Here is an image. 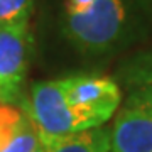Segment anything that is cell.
I'll use <instances>...</instances> for the list:
<instances>
[{
    "instance_id": "3957f363",
    "label": "cell",
    "mask_w": 152,
    "mask_h": 152,
    "mask_svg": "<svg viewBox=\"0 0 152 152\" xmlns=\"http://www.w3.org/2000/svg\"><path fill=\"white\" fill-rule=\"evenodd\" d=\"M31 48L29 24L0 27V103L12 105L20 100Z\"/></svg>"
},
{
    "instance_id": "5b68a950",
    "label": "cell",
    "mask_w": 152,
    "mask_h": 152,
    "mask_svg": "<svg viewBox=\"0 0 152 152\" xmlns=\"http://www.w3.org/2000/svg\"><path fill=\"white\" fill-rule=\"evenodd\" d=\"M110 152H152V112L125 105L110 132Z\"/></svg>"
},
{
    "instance_id": "6da1fadb",
    "label": "cell",
    "mask_w": 152,
    "mask_h": 152,
    "mask_svg": "<svg viewBox=\"0 0 152 152\" xmlns=\"http://www.w3.org/2000/svg\"><path fill=\"white\" fill-rule=\"evenodd\" d=\"M140 14V0H61V32L76 51L105 56L135 36Z\"/></svg>"
},
{
    "instance_id": "8992f818",
    "label": "cell",
    "mask_w": 152,
    "mask_h": 152,
    "mask_svg": "<svg viewBox=\"0 0 152 152\" xmlns=\"http://www.w3.org/2000/svg\"><path fill=\"white\" fill-rule=\"evenodd\" d=\"M39 145V134L27 112L0 103V152H34Z\"/></svg>"
},
{
    "instance_id": "9c48e42d",
    "label": "cell",
    "mask_w": 152,
    "mask_h": 152,
    "mask_svg": "<svg viewBox=\"0 0 152 152\" xmlns=\"http://www.w3.org/2000/svg\"><path fill=\"white\" fill-rule=\"evenodd\" d=\"M36 0H0V27L27 24Z\"/></svg>"
},
{
    "instance_id": "7a4b0ae2",
    "label": "cell",
    "mask_w": 152,
    "mask_h": 152,
    "mask_svg": "<svg viewBox=\"0 0 152 152\" xmlns=\"http://www.w3.org/2000/svg\"><path fill=\"white\" fill-rule=\"evenodd\" d=\"M24 110L36 125L41 144L46 147L71 134L100 127L93 117L68 103L63 80L34 83Z\"/></svg>"
},
{
    "instance_id": "52a82bcc",
    "label": "cell",
    "mask_w": 152,
    "mask_h": 152,
    "mask_svg": "<svg viewBox=\"0 0 152 152\" xmlns=\"http://www.w3.org/2000/svg\"><path fill=\"white\" fill-rule=\"evenodd\" d=\"M127 103L152 112V48L132 56L118 71Z\"/></svg>"
},
{
    "instance_id": "277c9868",
    "label": "cell",
    "mask_w": 152,
    "mask_h": 152,
    "mask_svg": "<svg viewBox=\"0 0 152 152\" xmlns=\"http://www.w3.org/2000/svg\"><path fill=\"white\" fill-rule=\"evenodd\" d=\"M63 88L68 103L103 125L115 113L122 100L120 85L110 78L100 76H69L63 78Z\"/></svg>"
},
{
    "instance_id": "ba28073f",
    "label": "cell",
    "mask_w": 152,
    "mask_h": 152,
    "mask_svg": "<svg viewBox=\"0 0 152 152\" xmlns=\"http://www.w3.org/2000/svg\"><path fill=\"white\" fill-rule=\"evenodd\" d=\"M49 152H110V130L103 125L76 132L48 147Z\"/></svg>"
},
{
    "instance_id": "30bf717a",
    "label": "cell",
    "mask_w": 152,
    "mask_h": 152,
    "mask_svg": "<svg viewBox=\"0 0 152 152\" xmlns=\"http://www.w3.org/2000/svg\"><path fill=\"white\" fill-rule=\"evenodd\" d=\"M34 152H49V149H48L46 145H42V144H41V145H39V147H37V149H36Z\"/></svg>"
}]
</instances>
